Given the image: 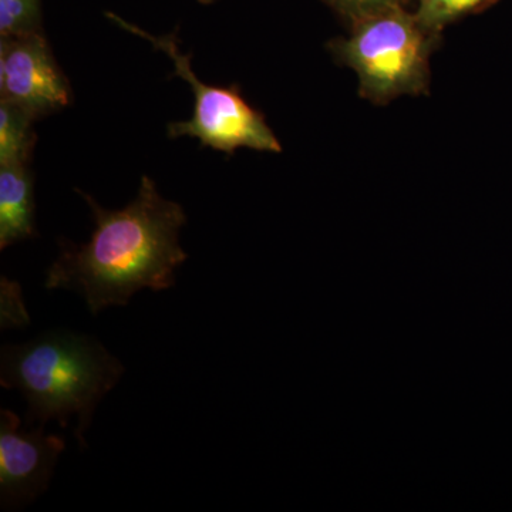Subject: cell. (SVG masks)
I'll use <instances>...</instances> for the list:
<instances>
[{
    "label": "cell",
    "mask_w": 512,
    "mask_h": 512,
    "mask_svg": "<svg viewBox=\"0 0 512 512\" xmlns=\"http://www.w3.org/2000/svg\"><path fill=\"white\" fill-rule=\"evenodd\" d=\"M123 363L93 336L70 330L43 333L30 342L5 345L0 353V384L25 397L28 426L57 420L63 429L76 417L73 433L80 450L100 400L120 382Z\"/></svg>",
    "instance_id": "2"
},
{
    "label": "cell",
    "mask_w": 512,
    "mask_h": 512,
    "mask_svg": "<svg viewBox=\"0 0 512 512\" xmlns=\"http://www.w3.org/2000/svg\"><path fill=\"white\" fill-rule=\"evenodd\" d=\"M63 437L46 434L45 426L25 429L18 414L0 412V505L3 510H22L49 487Z\"/></svg>",
    "instance_id": "5"
},
{
    "label": "cell",
    "mask_w": 512,
    "mask_h": 512,
    "mask_svg": "<svg viewBox=\"0 0 512 512\" xmlns=\"http://www.w3.org/2000/svg\"><path fill=\"white\" fill-rule=\"evenodd\" d=\"M198 2L204 3V5H208V3L215 2V0H198Z\"/></svg>",
    "instance_id": "13"
},
{
    "label": "cell",
    "mask_w": 512,
    "mask_h": 512,
    "mask_svg": "<svg viewBox=\"0 0 512 512\" xmlns=\"http://www.w3.org/2000/svg\"><path fill=\"white\" fill-rule=\"evenodd\" d=\"M437 39L414 13L399 6L355 23L350 36L335 40L330 50L355 72L360 96L384 106L427 93Z\"/></svg>",
    "instance_id": "3"
},
{
    "label": "cell",
    "mask_w": 512,
    "mask_h": 512,
    "mask_svg": "<svg viewBox=\"0 0 512 512\" xmlns=\"http://www.w3.org/2000/svg\"><path fill=\"white\" fill-rule=\"evenodd\" d=\"M0 100L36 119L70 103L69 83L42 33L0 37Z\"/></svg>",
    "instance_id": "6"
},
{
    "label": "cell",
    "mask_w": 512,
    "mask_h": 512,
    "mask_svg": "<svg viewBox=\"0 0 512 512\" xmlns=\"http://www.w3.org/2000/svg\"><path fill=\"white\" fill-rule=\"evenodd\" d=\"M495 0H420L419 9L414 13L420 25L427 32L440 36L441 30L450 23L480 12Z\"/></svg>",
    "instance_id": "9"
},
{
    "label": "cell",
    "mask_w": 512,
    "mask_h": 512,
    "mask_svg": "<svg viewBox=\"0 0 512 512\" xmlns=\"http://www.w3.org/2000/svg\"><path fill=\"white\" fill-rule=\"evenodd\" d=\"M29 111L0 100V165L28 164L33 146V120Z\"/></svg>",
    "instance_id": "8"
},
{
    "label": "cell",
    "mask_w": 512,
    "mask_h": 512,
    "mask_svg": "<svg viewBox=\"0 0 512 512\" xmlns=\"http://www.w3.org/2000/svg\"><path fill=\"white\" fill-rule=\"evenodd\" d=\"M343 18L352 25L387 12V10L403 6V0H325Z\"/></svg>",
    "instance_id": "12"
},
{
    "label": "cell",
    "mask_w": 512,
    "mask_h": 512,
    "mask_svg": "<svg viewBox=\"0 0 512 512\" xmlns=\"http://www.w3.org/2000/svg\"><path fill=\"white\" fill-rule=\"evenodd\" d=\"M30 325L29 313L18 282L2 276L0 281V328L22 329Z\"/></svg>",
    "instance_id": "11"
},
{
    "label": "cell",
    "mask_w": 512,
    "mask_h": 512,
    "mask_svg": "<svg viewBox=\"0 0 512 512\" xmlns=\"http://www.w3.org/2000/svg\"><path fill=\"white\" fill-rule=\"evenodd\" d=\"M107 18L127 32L148 40L157 50L165 53L174 64L175 74L190 84L195 97L192 119L170 124L168 136L198 138L202 146L227 154H234L241 147L266 153H281V143L266 124L264 116L242 99L237 87L225 89L202 83L192 70L191 56L181 53L174 35H151L114 13H107Z\"/></svg>",
    "instance_id": "4"
},
{
    "label": "cell",
    "mask_w": 512,
    "mask_h": 512,
    "mask_svg": "<svg viewBox=\"0 0 512 512\" xmlns=\"http://www.w3.org/2000/svg\"><path fill=\"white\" fill-rule=\"evenodd\" d=\"M40 0H0V37L40 32Z\"/></svg>",
    "instance_id": "10"
},
{
    "label": "cell",
    "mask_w": 512,
    "mask_h": 512,
    "mask_svg": "<svg viewBox=\"0 0 512 512\" xmlns=\"http://www.w3.org/2000/svg\"><path fill=\"white\" fill-rule=\"evenodd\" d=\"M35 235V198L28 164L0 165V249Z\"/></svg>",
    "instance_id": "7"
},
{
    "label": "cell",
    "mask_w": 512,
    "mask_h": 512,
    "mask_svg": "<svg viewBox=\"0 0 512 512\" xmlns=\"http://www.w3.org/2000/svg\"><path fill=\"white\" fill-rule=\"evenodd\" d=\"M93 212L94 231L86 244L60 241V254L47 269L46 289L83 296L90 313L126 306L141 289L165 291L175 285V269L187 261L180 229L187 215L165 200L151 178H141L137 197L123 210H104L77 191Z\"/></svg>",
    "instance_id": "1"
}]
</instances>
